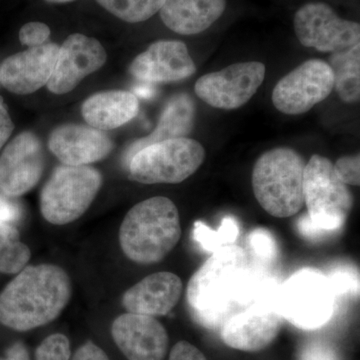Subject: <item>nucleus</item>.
Listing matches in <instances>:
<instances>
[{"label":"nucleus","mask_w":360,"mask_h":360,"mask_svg":"<svg viewBox=\"0 0 360 360\" xmlns=\"http://www.w3.org/2000/svg\"><path fill=\"white\" fill-rule=\"evenodd\" d=\"M13 129L14 124L13 120H11V117L8 115L4 98L0 97V149L8 141Z\"/></svg>","instance_id":"f704fd0d"},{"label":"nucleus","mask_w":360,"mask_h":360,"mask_svg":"<svg viewBox=\"0 0 360 360\" xmlns=\"http://www.w3.org/2000/svg\"><path fill=\"white\" fill-rule=\"evenodd\" d=\"M0 360H30V357L25 345L21 342H16L7 348L6 354L0 357Z\"/></svg>","instance_id":"c9c22d12"},{"label":"nucleus","mask_w":360,"mask_h":360,"mask_svg":"<svg viewBox=\"0 0 360 360\" xmlns=\"http://www.w3.org/2000/svg\"><path fill=\"white\" fill-rule=\"evenodd\" d=\"M108 54L94 37L75 33L59 46L58 59L46 86L52 94H68L85 77L105 65Z\"/></svg>","instance_id":"ddd939ff"},{"label":"nucleus","mask_w":360,"mask_h":360,"mask_svg":"<svg viewBox=\"0 0 360 360\" xmlns=\"http://www.w3.org/2000/svg\"><path fill=\"white\" fill-rule=\"evenodd\" d=\"M103 186V175L89 165H60L40 193V212L49 224H68L79 219Z\"/></svg>","instance_id":"0eeeda50"},{"label":"nucleus","mask_w":360,"mask_h":360,"mask_svg":"<svg viewBox=\"0 0 360 360\" xmlns=\"http://www.w3.org/2000/svg\"><path fill=\"white\" fill-rule=\"evenodd\" d=\"M71 292L70 276L58 265L25 266L0 295V323L16 331L44 326L65 309Z\"/></svg>","instance_id":"f257e3e1"},{"label":"nucleus","mask_w":360,"mask_h":360,"mask_svg":"<svg viewBox=\"0 0 360 360\" xmlns=\"http://www.w3.org/2000/svg\"><path fill=\"white\" fill-rule=\"evenodd\" d=\"M283 316L276 307L255 303L248 309L231 315L221 328L227 347L241 352H257L269 347L281 331Z\"/></svg>","instance_id":"4468645a"},{"label":"nucleus","mask_w":360,"mask_h":360,"mask_svg":"<svg viewBox=\"0 0 360 360\" xmlns=\"http://www.w3.org/2000/svg\"><path fill=\"white\" fill-rule=\"evenodd\" d=\"M180 236L179 210L174 201L163 196L134 205L120 229L123 253L139 264L161 262L176 246Z\"/></svg>","instance_id":"f03ea898"},{"label":"nucleus","mask_w":360,"mask_h":360,"mask_svg":"<svg viewBox=\"0 0 360 360\" xmlns=\"http://www.w3.org/2000/svg\"><path fill=\"white\" fill-rule=\"evenodd\" d=\"M205 160L200 142L188 137L149 144L130 158L129 176L143 184H180L196 172Z\"/></svg>","instance_id":"423d86ee"},{"label":"nucleus","mask_w":360,"mask_h":360,"mask_svg":"<svg viewBox=\"0 0 360 360\" xmlns=\"http://www.w3.org/2000/svg\"><path fill=\"white\" fill-rule=\"evenodd\" d=\"M32 252L21 243L18 229L0 224V272L18 274L30 262Z\"/></svg>","instance_id":"b1692460"},{"label":"nucleus","mask_w":360,"mask_h":360,"mask_svg":"<svg viewBox=\"0 0 360 360\" xmlns=\"http://www.w3.org/2000/svg\"><path fill=\"white\" fill-rule=\"evenodd\" d=\"M99 6L125 22H142L160 11L165 0H96Z\"/></svg>","instance_id":"393cba45"},{"label":"nucleus","mask_w":360,"mask_h":360,"mask_svg":"<svg viewBox=\"0 0 360 360\" xmlns=\"http://www.w3.org/2000/svg\"><path fill=\"white\" fill-rule=\"evenodd\" d=\"M298 41L321 52L345 51L360 44V25L343 20L323 2H309L298 9L293 20Z\"/></svg>","instance_id":"1a4fd4ad"},{"label":"nucleus","mask_w":360,"mask_h":360,"mask_svg":"<svg viewBox=\"0 0 360 360\" xmlns=\"http://www.w3.org/2000/svg\"><path fill=\"white\" fill-rule=\"evenodd\" d=\"M226 0H165L160 11L167 27L181 35L205 32L221 18Z\"/></svg>","instance_id":"aec40b11"},{"label":"nucleus","mask_w":360,"mask_h":360,"mask_svg":"<svg viewBox=\"0 0 360 360\" xmlns=\"http://www.w3.org/2000/svg\"><path fill=\"white\" fill-rule=\"evenodd\" d=\"M49 4H66V2L75 1V0H44Z\"/></svg>","instance_id":"4c0bfd02"},{"label":"nucleus","mask_w":360,"mask_h":360,"mask_svg":"<svg viewBox=\"0 0 360 360\" xmlns=\"http://www.w3.org/2000/svg\"><path fill=\"white\" fill-rule=\"evenodd\" d=\"M250 243L259 257L269 258L276 255V246L274 239L264 229H257L251 233Z\"/></svg>","instance_id":"2f4dec72"},{"label":"nucleus","mask_w":360,"mask_h":360,"mask_svg":"<svg viewBox=\"0 0 360 360\" xmlns=\"http://www.w3.org/2000/svg\"><path fill=\"white\" fill-rule=\"evenodd\" d=\"M22 219V208L14 198L0 194V224L15 226Z\"/></svg>","instance_id":"7c9ffc66"},{"label":"nucleus","mask_w":360,"mask_h":360,"mask_svg":"<svg viewBox=\"0 0 360 360\" xmlns=\"http://www.w3.org/2000/svg\"><path fill=\"white\" fill-rule=\"evenodd\" d=\"M184 285L176 274L160 271L146 276L125 291L122 305L130 314L162 316L174 309Z\"/></svg>","instance_id":"6ab92c4d"},{"label":"nucleus","mask_w":360,"mask_h":360,"mask_svg":"<svg viewBox=\"0 0 360 360\" xmlns=\"http://www.w3.org/2000/svg\"><path fill=\"white\" fill-rule=\"evenodd\" d=\"M71 360H110L108 354L92 341H87L82 345Z\"/></svg>","instance_id":"72a5a7b5"},{"label":"nucleus","mask_w":360,"mask_h":360,"mask_svg":"<svg viewBox=\"0 0 360 360\" xmlns=\"http://www.w3.org/2000/svg\"><path fill=\"white\" fill-rule=\"evenodd\" d=\"M137 96L125 90H108L85 99L82 115L94 129L111 130L122 127L139 115Z\"/></svg>","instance_id":"412c9836"},{"label":"nucleus","mask_w":360,"mask_h":360,"mask_svg":"<svg viewBox=\"0 0 360 360\" xmlns=\"http://www.w3.org/2000/svg\"><path fill=\"white\" fill-rule=\"evenodd\" d=\"M51 34V28L45 23L32 21V22L26 23L20 28L18 37H20V44L30 49V47L40 46L46 44Z\"/></svg>","instance_id":"cd10ccee"},{"label":"nucleus","mask_w":360,"mask_h":360,"mask_svg":"<svg viewBox=\"0 0 360 360\" xmlns=\"http://www.w3.org/2000/svg\"><path fill=\"white\" fill-rule=\"evenodd\" d=\"M300 360H340L335 350L322 341H312L302 348Z\"/></svg>","instance_id":"c756f323"},{"label":"nucleus","mask_w":360,"mask_h":360,"mask_svg":"<svg viewBox=\"0 0 360 360\" xmlns=\"http://www.w3.org/2000/svg\"><path fill=\"white\" fill-rule=\"evenodd\" d=\"M305 161L295 149L277 148L266 151L253 167V193L260 206L278 219L302 210Z\"/></svg>","instance_id":"20e7f679"},{"label":"nucleus","mask_w":360,"mask_h":360,"mask_svg":"<svg viewBox=\"0 0 360 360\" xmlns=\"http://www.w3.org/2000/svg\"><path fill=\"white\" fill-rule=\"evenodd\" d=\"M44 165L39 137L30 131L21 132L0 155V193L16 198L32 191L41 179Z\"/></svg>","instance_id":"f8f14e48"},{"label":"nucleus","mask_w":360,"mask_h":360,"mask_svg":"<svg viewBox=\"0 0 360 360\" xmlns=\"http://www.w3.org/2000/svg\"><path fill=\"white\" fill-rule=\"evenodd\" d=\"M195 108L191 97L186 94H179L168 103L155 131L148 137L141 139L129 149L127 156L130 160L134 153L155 142L167 141V139L186 137L193 127Z\"/></svg>","instance_id":"4be33fe9"},{"label":"nucleus","mask_w":360,"mask_h":360,"mask_svg":"<svg viewBox=\"0 0 360 360\" xmlns=\"http://www.w3.org/2000/svg\"><path fill=\"white\" fill-rule=\"evenodd\" d=\"M333 89L335 78L328 63L310 59L277 82L272 103L284 115H302L328 98Z\"/></svg>","instance_id":"9d476101"},{"label":"nucleus","mask_w":360,"mask_h":360,"mask_svg":"<svg viewBox=\"0 0 360 360\" xmlns=\"http://www.w3.org/2000/svg\"><path fill=\"white\" fill-rule=\"evenodd\" d=\"M49 148L63 165L84 167L108 158L115 144L103 130L68 123L52 130Z\"/></svg>","instance_id":"f3484780"},{"label":"nucleus","mask_w":360,"mask_h":360,"mask_svg":"<svg viewBox=\"0 0 360 360\" xmlns=\"http://www.w3.org/2000/svg\"><path fill=\"white\" fill-rule=\"evenodd\" d=\"M335 168L341 181L347 186H359L360 184L359 153L347 155L336 161Z\"/></svg>","instance_id":"c85d7f7f"},{"label":"nucleus","mask_w":360,"mask_h":360,"mask_svg":"<svg viewBox=\"0 0 360 360\" xmlns=\"http://www.w3.org/2000/svg\"><path fill=\"white\" fill-rule=\"evenodd\" d=\"M169 360H207L205 355L186 340L179 341L172 347L169 354Z\"/></svg>","instance_id":"473e14b6"},{"label":"nucleus","mask_w":360,"mask_h":360,"mask_svg":"<svg viewBox=\"0 0 360 360\" xmlns=\"http://www.w3.org/2000/svg\"><path fill=\"white\" fill-rule=\"evenodd\" d=\"M276 302L279 314L297 328H321L333 316V283L316 270H302L283 284Z\"/></svg>","instance_id":"6e6552de"},{"label":"nucleus","mask_w":360,"mask_h":360,"mask_svg":"<svg viewBox=\"0 0 360 360\" xmlns=\"http://www.w3.org/2000/svg\"><path fill=\"white\" fill-rule=\"evenodd\" d=\"M245 262L240 246L227 245L212 252L194 272L187 286V302L203 326H217L229 312Z\"/></svg>","instance_id":"7ed1b4c3"},{"label":"nucleus","mask_w":360,"mask_h":360,"mask_svg":"<svg viewBox=\"0 0 360 360\" xmlns=\"http://www.w3.org/2000/svg\"><path fill=\"white\" fill-rule=\"evenodd\" d=\"M58 51V44H45L9 56L0 66V82L13 94H33L51 79Z\"/></svg>","instance_id":"a211bd4d"},{"label":"nucleus","mask_w":360,"mask_h":360,"mask_svg":"<svg viewBox=\"0 0 360 360\" xmlns=\"http://www.w3.org/2000/svg\"><path fill=\"white\" fill-rule=\"evenodd\" d=\"M153 94V89H150V87L141 86L139 89H135V96H139L141 97H148L150 96L151 94Z\"/></svg>","instance_id":"e433bc0d"},{"label":"nucleus","mask_w":360,"mask_h":360,"mask_svg":"<svg viewBox=\"0 0 360 360\" xmlns=\"http://www.w3.org/2000/svg\"><path fill=\"white\" fill-rule=\"evenodd\" d=\"M335 78V89L345 103H359L360 98V44L333 52L329 63Z\"/></svg>","instance_id":"5701e85b"},{"label":"nucleus","mask_w":360,"mask_h":360,"mask_svg":"<svg viewBox=\"0 0 360 360\" xmlns=\"http://www.w3.org/2000/svg\"><path fill=\"white\" fill-rule=\"evenodd\" d=\"M195 71L186 44L176 40H160L149 45L129 68L132 77L153 84L179 82L191 77Z\"/></svg>","instance_id":"dca6fc26"},{"label":"nucleus","mask_w":360,"mask_h":360,"mask_svg":"<svg viewBox=\"0 0 360 360\" xmlns=\"http://www.w3.org/2000/svg\"><path fill=\"white\" fill-rule=\"evenodd\" d=\"M266 68L258 61L234 63L203 75L195 84V94L208 105L236 110L257 94L264 82Z\"/></svg>","instance_id":"9b49d317"},{"label":"nucleus","mask_w":360,"mask_h":360,"mask_svg":"<svg viewBox=\"0 0 360 360\" xmlns=\"http://www.w3.org/2000/svg\"><path fill=\"white\" fill-rule=\"evenodd\" d=\"M70 340L65 335L54 333L47 336L35 352V360H70Z\"/></svg>","instance_id":"bb28decb"},{"label":"nucleus","mask_w":360,"mask_h":360,"mask_svg":"<svg viewBox=\"0 0 360 360\" xmlns=\"http://www.w3.org/2000/svg\"><path fill=\"white\" fill-rule=\"evenodd\" d=\"M238 225L236 219L225 217L222 220L221 226L217 231H212L203 222L198 221L194 224V238L200 243L205 250L214 251L233 245L234 240L238 236Z\"/></svg>","instance_id":"a878e982"},{"label":"nucleus","mask_w":360,"mask_h":360,"mask_svg":"<svg viewBox=\"0 0 360 360\" xmlns=\"http://www.w3.org/2000/svg\"><path fill=\"white\" fill-rule=\"evenodd\" d=\"M111 335L127 360H163L167 355L169 338L155 317L130 312L120 315L112 322Z\"/></svg>","instance_id":"2eb2a0df"},{"label":"nucleus","mask_w":360,"mask_h":360,"mask_svg":"<svg viewBox=\"0 0 360 360\" xmlns=\"http://www.w3.org/2000/svg\"><path fill=\"white\" fill-rule=\"evenodd\" d=\"M303 200L309 219L321 232L340 229L348 219L354 196L328 158L314 155L305 165Z\"/></svg>","instance_id":"39448f33"}]
</instances>
